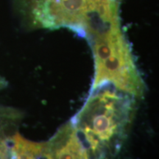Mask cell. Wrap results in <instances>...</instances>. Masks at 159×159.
<instances>
[{"label":"cell","instance_id":"cell-3","mask_svg":"<svg viewBox=\"0 0 159 159\" xmlns=\"http://www.w3.org/2000/svg\"><path fill=\"white\" fill-rule=\"evenodd\" d=\"M104 85H112L136 99L144 96V82L127 41L119 45L108 57L95 63L91 89Z\"/></svg>","mask_w":159,"mask_h":159},{"label":"cell","instance_id":"cell-2","mask_svg":"<svg viewBox=\"0 0 159 159\" xmlns=\"http://www.w3.org/2000/svg\"><path fill=\"white\" fill-rule=\"evenodd\" d=\"M19 11L32 27H67L83 37L87 0H16Z\"/></svg>","mask_w":159,"mask_h":159},{"label":"cell","instance_id":"cell-1","mask_svg":"<svg viewBox=\"0 0 159 159\" xmlns=\"http://www.w3.org/2000/svg\"><path fill=\"white\" fill-rule=\"evenodd\" d=\"M136 98L110 85L91 89L70 121L89 159H105L120 150L135 113Z\"/></svg>","mask_w":159,"mask_h":159},{"label":"cell","instance_id":"cell-4","mask_svg":"<svg viewBox=\"0 0 159 159\" xmlns=\"http://www.w3.org/2000/svg\"><path fill=\"white\" fill-rule=\"evenodd\" d=\"M7 81H6L3 77L0 76V90L4 88H5V87L7 86Z\"/></svg>","mask_w":159,"mask_h":159}]
</instances>
